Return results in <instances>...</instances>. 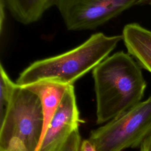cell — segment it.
<instances>
[{
  "instance_id": "9",
  "label": "cell",
  "mask_w": 151,
  "mask_h": 151,
  "mask_svg": "<svg viewBox=\"0 0 151 151\" xmlns=\"http://www.w3.org/2000/svg\"><path fill=\"white\" fill-rule=\"evenodd\" d=\"M5 8L19 22L27 25L38 21L57 0H2Z\"/></svg>"
},
{
  "instance_id": "5",
  "label": "cell",
  "mask_w": 151,
  "mask_h": 151,
  "mask_svg": "<svg viewBox=\"0 0 151 151\" xmlns=\"http://www.w3.org/2000/svg\"><path fill=\"white\" fill-rule=\"evenodd\" d=\"M139 0H57L66 28L70 31L95 29L119 16Z\"/></svg>"
},
{
  "instance_id": "3",
  "label": "cell",
  "mask_w": 151,
  "mask_h": 151,
  "mask_svg": "<svg viewBox=\"0 0 151 151\" xmlns=\"http://www.w3.org/2000/svg\"><path fill=\"white\" fill-rule=\"evenodd\" d=\"M0 126V151H37L44 127L38 97L17 84Z\"/></svg>"
},
{
  "instance_id": "12",
  "label": "cell",
  "mask_w": 151,
  "mask_h": 151,
  "mask_svg": "<svg viewBox=\"0 0 151 151\" xmlns=\"http://www.w3.org/2000/svg\"><path fill=\"white\" fill-rule=\"evenodd\" d=\"M79 151H97L95 146L88 140L85 139L81 142Z\"/></svg>"
},
{
  "instance_id": "13",
  "label": "cell",
  "mask_w": 151,
  "mask_h": 151,
  "mask_svg": "<svg viewBox=\"0 0 151 151\" xmlns=\"http://www.w3.org/2000/svg\"><path fill=\"white\" fill-rule=\"evenodd\" d=\"M140 151H151V133L140 145Z\"/></svg>"
},
{
  "instance_id": "15",
  "label": "cell",
  "mask_w": 151,
  "mask_h": 151,
  "mask_svg": "<svg viewBox=\"0 0 151 151\" xmlns=\"http://www.w3.org/2000/svg\"><path fill=\"white\" fill-rule=\"evenodd\" d=\"M137 5H151V0H139Z\"/></svg>"
},
{
  "instance_id": "10",
  "label": "cell",
  "mask_w": 151,
  "mask_h": 151,
  "mask_svg": "<svg viewBox=\"0 0 151 151\" xmlns=\"http://www.w3.org/2000/svg\"><path fill=\"white\" fill-rule=\"evenodd\" d=\"M0 121L2 119L7 106L11 100L14 89L17 86L7 74L1 64L0 67Z\"/></svg>"
},
{
  "instance_id": "14",
  "label": "cell",
  "mask_w": 151,
  "mask_h": 151,
  "mask_svg": "<svg viewBox=\"0 0 151 151\" xmlns=\"http://www.w3.org/2000/svg\"><path fill=\"white\" fill-rule=\"evenodd\" d=\"M0 28H1V32L2 31V27H3V22L5 19V6L2 2V0L0 1Z\"/></svg>"
},
{
  "instance_id": "7",
  "label": "cell",
  "mask_w": 151,
  "mask_h": 151,
  "mask_svg": "<svg viewBox=\"0 0 151 151\" xmlns=\"http://www.w3.org/2000/svg\"><path fill=\"white\" fill-rule=\"evenodd\" d=\"M122 35L128 53L151 73V31L137 23H131L124 27Z\"/></svg>"
},
{
  "instance_id": "1",
  "label": "cell",
  "mask_w": 151,
  "mask_h": 151,
  "mask_svg": "<svg viewBox=\"0 0 151 151\" xmlns=\"http://www.w3.org/2000/svg\"><path fill=\"white\" fill-rule=\"evenodd\" d=\"M141 68L129 53L119 51L93 70L97 124L109 122L142 101L146 82Z\"/></svg>"
},
{
  "instance_id": "6",
  "label": "cell",
  "mask_w": 151,
  "mask_h": 151,
  "mask_svg": "<svg viewBox=\"0 0 151 151\" xmlns=\"http://www.w3.org/2000/svg\"><path fill=\"white\" fill-rule=\"evenodd\" d=\"M81 122L73 85L68 86L37 151H56Z\"/></svg>"
},
{
  "instance_id": "8",
  "label": "cell",
  "mask_w": 151,
  "mask_h": 151,
  "mask_svg": "<svg viewBox=\"0 0 151 151\" xmlns=\"http://www.w3.org/2000/svg\"><path fill=\"white\" fill-rule=\"evenodd\" d=\"M68 86V85L49 80L39 81L22 86L35 94L40 100L44 116L41 140Z\"/></svg>"
},
{
  "instance_id": "2",
  "label": "cell",
  "mask_w": 151,
  "mask_h": 151,
  "mask_svg": "<svg viewBox=\"0 0 151 151\" xmlns=\"http://www.w3.org/2000/svg\"><path fill=\"white\" fill-rule=\"evenodd\" d=\"M121 40L122 35L94 34L83 44L68 51L32 63L21 73L16 83L25 86L49 80L73 85L109 57Z\"/></svg>"
},
{
  "instance_id": "11",
  "label": "cell",
  "mask_w": 151,
  "mask_h": 151,
  "mask_svg": "<svg viewBox=\"0 0 151 151\" xmlns=\"http://www.w3.org/2000/svg\"><path fill=\"white\" fill-rule=\"evenodd\" d=\"M81 142L78 129L72 133L56 151H79Z\"/></svg>"
},
{
  "instance_id": "4",
  "label": "cell",
  "mask_w": 151,
  "mask_h": 151,
  "mask_svg": "<svg viewBox=\"0 0 151 151\" xmlns=\"http://www.w3.org/2000/svg\"><path fill=\"white\" fill-rule=\"evenodd\" d=\"M151 133V96L92 130L88 140L97 151H123L140 146Z\"/></svg>"
}]
</instances>
